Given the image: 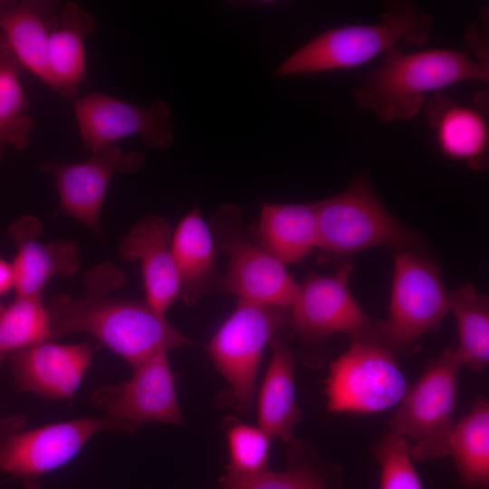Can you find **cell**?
Here are the masks:
<instances>
[{
    "label": "cell",
    "instance_id": "29",
    "mask_svg": "<svg viewBox=\"0 0 489 489\" xmlns=\"http://www.w3.org/2000/svg\"><path fill=\"white\" fill-rule=\"evenodd\" d=\"M373 451L380 465L379 489H423L407 438L388 428Z\"/></svg>",
    "mask_w": 489,
    "mask_h": 489
},
{
    "label": "cell",
    "instance_id": "12",
    "mask_svg": "<svg viewBox=\"0 0 489 489\" xmlns=\"http://www.w3.org/2000/svg\"><path fill=\"white\" fill-rule=\"evenodd\" d=\"M145 163L139 150L107 146L81 162L43 161L40 170L51 174L58 191L59 210L102 235L101 213L108 187L118 174H132Z\"/></svg>",
    "mask_w": 489,
    "mask_h": 489
},
{
    "label": "cell",
    "instance_id": "26",
    "mask_svg": "<svg viewBox=\"0 0 489 489\" xmlns=\"http://www.w3.org/2000/svg\"><path fill=\"white\" fill-rule=\"evenodd\" d=\"M449 294V312L455 317L459 345L455 349L465 366L475 372L489 363V300L470 283Z\"/></svg>",
    "mask_w": 489,
    "mask_h": 489
},
{
    "label": "cell",
    "instance_id": "14",
    "mask_svg": "<svg viewBox=\"0 0 489 489\" xmlns=\"http://www.w3.org/2000/svg\"><path fill=\"white\" fill-rule=\"evenodd\" d=\"M130 379L103 386L90 401L106 417L135 428L146 422L184 425L168 351H158L132 369Z\"/></svg>",
    "mask_w": 489,
    "mask_h": 489
},
{
    "label": "cell",
    "instance_id": "22",
    "mask_svg": "<svg viewBox=\"0 0 489 489\" xmlns=\"http://www.w3.org/2000/svg\"><path fill=\"white\" fill-rule=\"evenodd\" d=\"M272 359L264 379L258 400V422L273 440L292 442L302 411L296 402L294 383L295 357L283 341L273 338Z\"/></svg>",
    "mask_w": 489,
    "mask_h": 489
},
{
    "label": "cell",
    "instance_id": "24",
    "mask_svg": "<svg viewBox=\"0 0 489 489\" xmlns=\"http://www.w3.org/2000/svg\"><path fill=\"white\" fill-rule=\"evenodd\" d=\"M342 475L338 465H327L304 441H294L288 453V468L273 472L267 468L250 475H225L219 489H341Z\"/></svg>",
    "mask_w": 489,
    "mask_h": 489
},
{
    "label": "cell",
    "instance_id": "8",
    "mask_svg": "<svg viewBox=\"0 0 489 489\" xmlns=\"http://www.w3.org/2000/svg\"><path fill=\"white\" fill-rule=\"evenodd\" d=\"M409 387L395 353L375 342L351 341L330 366L327 408L331 413L386 411L401 402Z\"/></svg>",
    "mask_w": 489,
    "mask_h": 489
},
{
    "label": "cell",
    "instance_id": "28",
    "mask_svg": "<svg viewBox=\"0 0 489 489\" xmlns=\"http://www.w3.org/2000/svg\"><path fill=\"white\" fill-rule=\"evenodd\" d=\"M50 340L42 296H16L0 314V364L10 354Z\"/></svg>",
    "mask_w": 489,
    "mask_h": 489
},
{
    "label": "cell",
    "instance_id": "18",
    "mask_svg": "<svg viewBox=\"0 0 489 489\" xmlns=\"http://www.w3.org/2000/svg\"><path fill=\"white\" fill-rule=\"evenodd\" d=\"M60 2L5 1L0 4V34L24 69L52 88L48 43L57 28Z\"/></svg>",
    "mask_w": 489,
    "mask_h": 489
},
{
    "label": "cell",
    "instance_id": "13",
    "mask_svg": "<svg viewBox=\"0 0 489 489\" xmlns=\"http://www.w3.org/2000/svg\"><path fill=\"white\" fill-rule=\"evenodd\" d=\"M74 114L83 144L91 154L137 134L151 149H167L174 141L171 111L159 99L142 109L95 91L75 100Z\"/></svg>",
    "mask_w": 489,
    "mask_h": 489
},
{
    "label": "cell",
    "instance_id": "4",
    "mask_svg": "<svg viewBox=\"0 0 489 489\" xmlns=\"http://www.w3.org/2000/svg\"><path fill=\"white\" fill-rule=\"evenodd\" d=\"M314 206L318 248L325 260H347L376 246L420 253L425 246L416 231L388 211L367 174L355 177L343 192L314 202Z\"/></svg>",
    "mask_w": 489,
    "mask_h": 489
},
{
    "label": "cell",
    "instance_id": "6",
    "mask_svg": "<svg viewBox=\"0 0 489 489\" xmlns=\"http://www.w3.org/2000/svg\"><path fill=\"white\" fill-rule=\"evenodd\" d=\"M394 254L389 314L379 321L378 344L407 355L439 328L449 312V292L438 267L422 253L398 249Z\"/></svg>",
    "mask_w": 489,
    "mask_h": 489
},
{
    "label": "cell",
    "instance_id": "27",
    "mask_svg": "<svg viewBox=\"0 0 489 489\" xmlns=\"http://www.w3.org/2000/svg\"><path fill=\"white\" fill-rule=\"evenodd\" d=\"M23 66L0 34V148L24 149L34 128L21 82Z\"/></svg>",
    "mask_w": 489,
    "mask_h": 489
},
{
    "label": "cell",
    "instance_id": "2",
    "mask_svg": "<svg viewBox=\"0 0 489 489\" xmlns=\"http://www.w3.org/2000/svg\"><path fill=\"white\" fill-rule=\"evenodd\" d=\"M489 66L466 53L432 49L385 53L383 63L367 72L355 92L356 102L384 123L414 119L427 93L463 82H488Z\"/></svg>",
    "mask_w": 489,
    "mask_h": 489
},
{
    "label": "cell",
    "instance_id": "1",
    "mask_svg": "<svg viewBox=\"0 0 489 489\" xmlns=\"http://www.w3.org/2000/svg\"><path fill=\"white\" fill-rule=\"evenodd\" d=\"M126 275L115 264H100L82 276L83 297L56 295L45 306L50 340L75 332L92 335L132 369L158 351L195 343L176 330L147 301L127 300L113 292Z\"/></svg>",
    "mask_w": 489,
    "mask_h": 489
},
{
    "label": "cell",
    "instance_id": "19",
    "mask_svg": "<svg viewBox=\"0 0 489 489\" xmlns=\"http://www.w3.org/2000/svg\"><path fill=\"white\" fill-rule=\"evenodd\" d=\"M171 251L179 280L178 300L191 306L216 290L220 276L216 266L217 252L209 225L197 207L173 232Z\"/></svg>",
    "mask_w": 489,
    "mask_h": 489
},
{
    "label": "cell",
    "instance_id": "30",
    "mask_svg": "<svg viewBox=\"0 0 489 489\" xmlns=\"http://www.w3.org/2000/svg\"><path fill=\"white\" fill-rule=\"evenodd\" d=\"M229 464L227 475H250L266 469L272 439L259 427L230 422L227 424Z\"/></svg>",
    "mask_w": 489,
    "mask_h": 489
},
{
    "label": "cell",
    "instance_id": "5",
    "mask_svg": "<svg viewBox=\"0 0 489 489\" xmlns=\"http://www.w3.org/2000/svg\"><path fill=\"white\" fill-rule=\"evenodd\" d=\"M464 363L455 349L446 347L429 360L391 417L389 429L410 443L414 461L449 456V437Z\"/></svg>",
    "mask_w": 489,
    "mask_h": 489
},
{
    "label": "cell",
    "instance_id": "23",
    "mask_svg": "<svg viewBox=\"0 0 489 489\" xmlns=\"http://www.w3.org/2000/svg\"><path fill=\"white\" fill-rule=\"evenodd\" d=\"M428 120L435 129L441 151L450 158L484 166L488 150V128L483 115L438 93L429 104Z\"/></svg>",
    "mask_w": 489,
    "mask_h": 489
},
{
    "label": "cell",
    "instance_id": "15",
    "mask_svg": "<svg viewBox=\"0 0 489 489\" xmlns=\"http://www.w3.org/2000/svg\"><path fill=\"white\" fill-rule=\"evenodd\" d=\"M92 355L87 343H36L12 354L15 384L20 390L72 402Z\"/></svg>",
    "mask_w": 489,
    "mask_h": 489
},
{
    "label": "cell",
    "instance_id": "17",
    "mask_svg": "<svg viewBox=\"0 0 489 489\" xmlns=\"http://www.w3.org/2000/svg\"><path fill=\"white\" fill-rule=\"evenodd\" d=\"M173 231L163 217L148 215L123 237L119 254L126 262L140 261L147 302L165 316L179 291L171 251Z\"/></svg>",
    "mask_w": 489,
    "mask_h": 489
},
{
    "label": "cell",
    "instance_id": "35",
    "mask_svg": "<svg viewBox=\"0 0 489 489\" xmlns=\"http://www.w3.org/2000/svg\"><path fill=\"white\" fill-rule=\"evenodd\" d=\"M2 0H0V4H1Z\"/></svg>",
    "mask_w": 489,
    "mask_h": 489
},
{
    "label": "cell",
    "instance_id": "20",
    "mask_svg": "<svg viewBox=\"0 0 489 489\" xmlns=\"http://www.w3.org/2000/svg\"><path fill=\"white\" fill-rule=\"evenodd\" d=\"M256 234L258 244L283 264L303 261L318 248L319 232L314 202L263 204Z\"/></svg>",
    "mask_w": 489,
    "mask_h": 489
},
{
    "label": "cell",
    "instance_id": "33",
    "mask_svg": "<svg viewBox=\"0 0 489 489\" xmlns=\"http://www.w3.org/2000/svg\"><path fill=\"white\" fill-rule=\"evenodd\" d=\"M2 156H3V149L0 148V162H1V159H2Z\"/></svg>",
    "mask_w": 489,
    "mask_h": 489
},
{
    "label": "cell",
    "instance_id": "32",
    "mask_svg": "<svg viewBox=\"0 0 489 489\" xmlns=\"http://www.w3.org/2000/svg\"><path fill=\"white\" fill-rule=\"evenodd\" d=\"M14 288L12 264L0 257V295Z\"/></svg>",
    "mask_w": 489,
    "mask_h": 489
},
{
    "label": "cell",
    "instance_id": "16",
    "mask_svg": "<svg viewBox=\"0 0 489 489\" xmlns=\"http://www.w3.org/2000/svg\"><path fill=\"white\" fill-rule=\"evenodd\" d=\"M43 231L42 222L34 216H23L8 228V235L17 248L11 264L16 296H42L53 276L72 277L78 271L77 244L66 239L42 243L38 238Z\"/></svg>",
    "mask_w": 489,
    "mask_h": 489
},
{
    "label": "cell",
    "instance_id": "21",
    "mask_svg": "<svg viewBox=\"0 0 489 489\" xmlns=\"http://www.w3.org/2000/svg\"><path fill=\"white\" fill-rule=\"evenodd\" d=\"M95 19L80 5L67 2L57 28L48 43V67L52 89L69 100H76L79 85L86 77L84 40L91 34Z\"/></svg>",
    "mask_w": 489,
    "mask_h": 489
},
{
    "label": "cell",
    "instance_id": "10",
    "mask_svg": "<svg viewBox=\"0 0 489 489\" xmlns=\"http://www.w3.org/2000/svg\"><path fill=\"white\" fill-rule=\"evenodd\" d=\"M24 420L8 426L0 438V472L35 480L72 460L103 431L134 433L137 428L105 417H87L24 430Z\"/></svg>",
    "mask_w": 489,
    "mask_h": 489
},
{
    "label": "cell",
    "instance_id": "3",
    "mask_svg": "<svg viewBox=\"0 0 489 489\" xmlns=\"http://www.w3.org/2000/svg\"><path fill=\"white\" fill-rule=\"evenodd\" d=\"M379 23L329 29L300 47L273 72L274 78L349 70L399 45L425 44L434 18L417 3L389 1Z\"/></svg>",
    "mask_w": 489,
    "mask_h": 489
},
{
    "label": "cell",
    "instance_id": "9",
    "mask_svg": "<svg viewBox=\"0 0 489 489\" xmlns=\"http://www.w3.org/2000/svg\"><path fill=\"white\" fill-rule=\"evenodd\" d=\"M287 316V309L238 300L207 344L211 360L231 387L232 404L240 415L253 405L264 349Z\"/></svg>",
    "mask_w": 489,
    "mask_h": 489
},
{
    "label": "cell",
    "instance_id": "25",
    "mask_svg": "<svg viewBox=\"0 0 489 489\" xmlns=\"http://www.w3.org/2000/svg\"><path fill=\"white\" fill-rule=\"evenodd\" d=\"M452 456L463 486L489 487V403L477 400L470 412L455 423L449 437Z\"/></svg>",
    "mask_w": 489,
    "mask_h": 489
},
{
    "label": "cell",
    "instance_id": "34",
    "mask_svg": "<svg viewBox=\"0 0 489 489\" xmlns=\"http://www.w3.org/2000/svg\"><path fill=\"white\" fill-rule=\"evenodd\" d=\"M5 307L0 303V314L2 313V312L4 311Z\"/></svg>",
    "mask_w": 489,
    "mask_h": 489
},
{
    "label": "cell",
    "instance_id": "31",
    "mask_svg": "<svg viewBox=\"0 0 489 489\" xmlns=\"http://www.w3.org/2000/svg\"><path fill=\"white\" fill-rule=\"evenodd\" d=\"M487 13V12H486ZM481 21L475 24L466 34V40L475 52L478 61L488 66V47L485 44V34H487V24H485V14Z\"/></svg>",
    "mask_w": 489,
    "mask_h": 489
},
{
    "label": "cell",
    "instance_id": "11",
    "mask_svg": "<svg viewBox=\"0 0 489 489\" xmlns=\"http://www.w3.org/2000/svg\"><path fill=\"white\" fill-rule=\"evenodd\" d=\"M352 263L342 262L331 275L310 273L300 284L291 307L294 332L306 340H323L345 333L351 341H378L379 321L370 319L350 287Z\"/></svg>",
    "mask_w": 489,
    "mask_h": 489
},
{
    "label": "cell",
    "instance_id": "7",
    "mask_svg": "<svg viewBox=\"0 0 489 489\" xmlns=\"http://www.w3.org/2000/svg\"><path fill=\"white\" fill-rule=\"evenodd\" d=\"M238 206L219 207L210 222L217 253L228 255L229 265L220 275L216 290L230 292L238 300L288 309L293 304L300 284L285 264L253 243L242 227Z\"/></svg>",
    "mask_w": 489,
    "mask_h": 489
}]
</instances>
